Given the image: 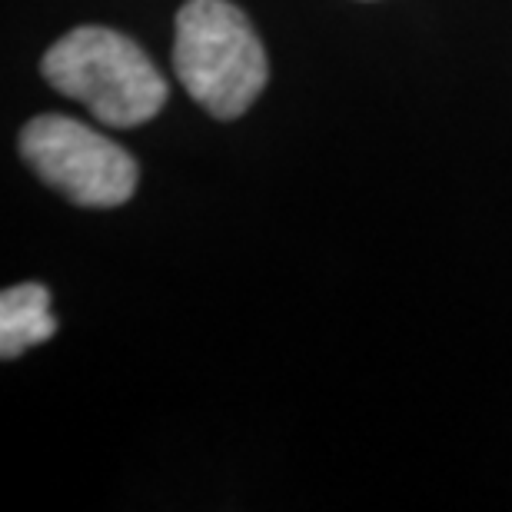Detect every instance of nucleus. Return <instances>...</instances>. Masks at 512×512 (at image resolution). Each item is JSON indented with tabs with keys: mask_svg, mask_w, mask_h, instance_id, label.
Instances as JSON below:
<instances>
[{
	"mask_svg": "<svg viewBox=\"0 0 512 512\" xmlns=\"http://www.w3.org/2000/svg\"><path fill=\"white\" fill-rule=\"evenodd\" d=\"M54 90L80 100L100 124L140 127L167 104V80L137 40L110 27H77L40 60Z\"/></svg>",
	"mask_w": 512,
	"mask_h": 512,
	"instance_id": "nucleus-1",
	"label": "nucleus"
},
{
	"mask_svg": "<svg viewBox=\"0 0 512 512\" xmlns=\"http://www.w3.org/2000/svg\"><path fill=\"white\" fill-rule=\"evenodd\" d=\"M173 74L207 114L237 120L263 94L270 64L237 4L187 0L173 34Z\"/></svg>",
	"mask_w": 512,
	"mask_h": 512,
	"instance_id": "nucleus-2",
	"label": "nucleus"
},
{
	"mask_svg": "<svg viewBox=\"0 0 512 512\" xmlns=\"http://www.w3.org/2000/svg\"><path fill=\"white\" fill-rule=\"evenodd\" d=\"M20 157L47 187L77 207H120L133 197L140 167L94 127L60 114H40L20 130Z\"/></svg>",
	"mask_w": 512,
	"mask_h": 512,
	"instance_id": "nucleus-3",
	"label": "nucleus"
},
{
	"mask_svg": "<svg viewBox=\"0 0 512 512\" xmlns=\"http://www.w3.org/2000/svg\"><path fill=\"white\" fill-rule=\"evenodd\" d=\"M54 333L57 316L50 313V290L44 283H20L0 293V356L4 360L47 343Z\"/></svg>",
	"mask_w": 512,
	"mask_h": 512,
	"instance_id": "nucleus-4",
	"label": "nucleus"
}]
</instances>
